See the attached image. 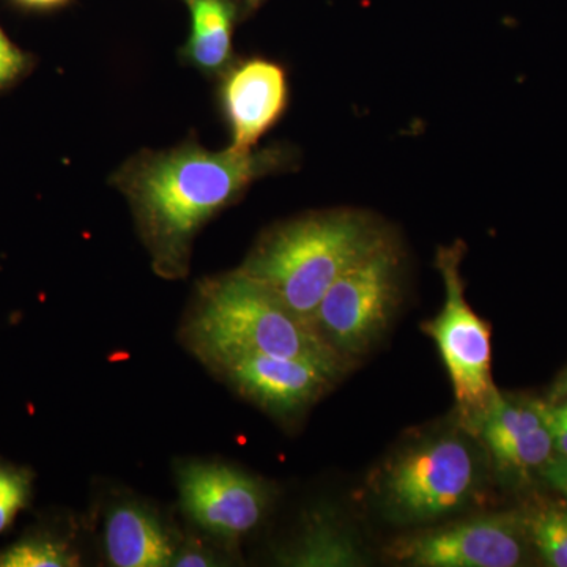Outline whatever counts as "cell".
<instances>
[{
	"label": "cell",
	"mask_w": 567,
	"mask_h": 567,
	"mask_svg": "<svg viewBox=\"0 0 567 567\" xmlns=\"http://www.w3.org/2000/svg\"><path fill=\"white\" fill-rule=\"evenodd\" d=\"M270 166L268 153L233 148H183L142 164L130 178L128 192L159 264H182L196 230Z\"/></svg>",
	"instance_id": "6da1fadb"
},
{
	"label": "cell",
	"mask_w": 567,
	"mask_h": 567,
	"mask_svg": "<svg viewBox=\"0 0 567 567\" xmlns=\"http://www.w3.org/2000/svg\"><path fill=\"white\" fill-rule=\"evenodd\" d=\"M186 336L212 368L238 354H270L308 361L339 380L352 365L315 324L240 270L204 287Z\"/></svg>",
	"instance_id": "7a4b0ae2"
},
{
	"label": "cell",
	"mask_w": 567,
	"mask_h": 567,
	"mask_svg": "<svg viewBox=\"0 0 567 567\" xmlns=\"http://www.w3.org/2000/svg\"><path fill=\"white\" fill-rule=\"evenodd\" d=\"M385 240L364 216L330 213L276 230L240 271L315 324L317 308L339 276Z\"/></svg>",
	"instance_id": "3957f363"
},
{
	"label": "cell",
	"mask_w": 567,
	"mask_h": 567,
	"mask_svg": "<svg viewBox=\"0 0 567 567\" xmlns=\"http://www.w3.org/2000/svg\"><path fill=\"white\" fill-rule=\"evenodd\" d=\"M475 450L457 435H440L406 447L386 465L382 502L395 520L424 524L464 509L481 488Z\"/></svg>",
	"instance_id": "277c9868"
},
{
	"label": "cell",
	"mask_w": 567,
	"mask_h": 567,
	"mask_svg": "<svg viewBox=\"0 0 567 567\" xmlns=\"http://www.w3.org/2000/svg\"><path fill=\"white\" fill-rule=\"evenodd\" d=\"M462 254V245L440 249L436 267L445 281V305L439 316L427 320L423 328L442 354L453 383L462 427L477 435L498 390L492 379L491 324L481 319L465 300Z\"/></svg>",
	"instance_id": "5b68a950"
},
{
	"label": "cell",
	"mask_w": 567,
	"mask_h": 567,
	"mask_svg": "<svg viewBox=\"0 0 567 567\" xmlns=\"http://www.w3.org/2000/svg\"><path fill=\"white\" fill-rule=\"evenodd\" d=\"M399 300V254L385 240L328 289L317 308L316 330L352 364L385 334Z\"/></svg>",
	"instance_id": "8992f818"
},
{
	"label": "cell",
	"mask_w": 567,
	"mask_h": 567,
	"mask_svg": "<svg viewBox=\"0 0 567 567\" xmlns=\"http://www.w3.org/2000/svg\"><path fill=\"white\" fill-rule=\"evenodd\" d=\"M529 539L520 513L491 514L394 540L388 554L416 567H516Z\"/></svg>",
	"instance_id": "52a82bcc"
},
{
	"label": "cell",
	"mask_w": 567,
	"mask_h": 567,
	"mask_svg": "<svg viewBox=\"0 0 567 567\" xmlns=\"http://www.w3.org/2000/svg\"><path fill=\"white\" fill-rule=\"evenodd\" d=\"M178 487L185 513L213 535L244 536L260 524L267 511L262 484L227 465H186Z\"/></svg>",
	"instance_id": "ba28073f"
},
{
	"label": "cell",
	"mask_w": 567,
	"mask_h": 567,
	"mask_svg": "<svg viewBox=\"0 0 567 567\" xmlns=\"http://www.w3.org/2000/svg\"><path fill=\"white\" fill-rule=\"evenodd\" d=\"M215 369L246 398L281 417L303 412L336 382L308 361L270 354H238Z\"/></svg>",
	"instance_id": "9c48e42d"
},
{
	"label": "cell",
	"mask_w": 567,
	"mask_h": 567,
	"mask_svg": "<svg viewBox=\"0 0 567 567\" xmlns=\"http://www.w3.org/2000/svg\"><path fill=\"white\" fill-rule=\"evenodd\" d=\"M544 406V401L507 398L498 391L477 435L499 472L524 475L554 456Z\"/></svg>",
	"instance_id": "30bf717a"
},
{
	"label": "cell",
	"mask_w": 567,
	"mask_h": 567,
	"mask_svg": "<svg viewBox=\"0 0 567 567\" xmlns=\"http://www.w3.org/2000/svg\"><path fill=\"white\" fill-rule=\"evenodd\" d=\"M233 125L235 152H251L257 141L281 117L287 104V80L276 63L251 61L235 70L224 87Z\"/></svg>",
	"instance_id": "8fae6325"
},
{
	"label": "cell",
	"mask_w": 567,
	"mask_h": 567,
	"mask_svg": "<svg viewBox=\"0 0 567 567\" xmlns=\"http://www.w3.org/2000/svg\"><path fill=\"white\" fill-rule=\"evenodd\" d=\"M106 550L118 567L173 565L174 547L152 514L137 505L115 507L106 520Z\"/></svg>",
	"instance_id": "7c38bea8"
},
{
	"label": "cell",
	"mask_w": 567,
	"mask_h": 567,
	"mask_svg": "<svg viewBox=\"0 0 567 567\" xmlns=\"http://www.w3.org/2000/svg\"><path fill=\"white\" fill-rule=\"evenodd\" d=\"M284 561L292 566L317 567L368 565L357 536L328 517L316 518Z\"/></svg>",
	"instance_id": "4fadbf2b"
},
{
	"label": "cell",
	"mask_w": 567,
	"mask_h": 567,
	"mask_svg": "<svg viewBox=\"0 0 567 567\" xmlns=\"http://www.w3.org/2000/svg\"><path fill=\"white\" fill-rule=\"evenodd\" d=\"M193 17L188 54L205 70L223 69L233 44L234 9L227 0H186Z\"/></svg>",
	"instance_id": "5bb4252c"
},
{
	"label": "cell",
	"mask_w": 567,
	"mask_h": 567,
	"mask_svg": "<svg viewBox=\"0 0 567 567\" xmlns=\"http://www.w3.org/2000/svg\"><path fill=\"white\" fill-rule=\"evenodd\" d=\"M529 543L550 567H567V506L537 503L522 511Z\"/></svg>",
	"instance_id": "9a60e30c"
},
{
	"label": "cell",
	"mask_w": 567,
	"mask_h": 567,
	"mask_svg": "<svg viewBox=\"0 0 567 567\" xmlns=\"http://www.w3.org/2000/svg\"><path fill=\"white\" fill-rule=\"evenodd\" d=\"M74 558L61 544L44 537L20 540L0 554V567H66Z\"/></svg>",
	"instance_id": "2e32d148"
},
{
	"label": "cell",
	"mask_w": 567,
	"mask_h": 567,
	"mask_svg": "<svg viewBox=\"0 0 567 567\" xmlns=\"http://www.w3.org/2000/svg\"><path fill=\"white\" fill-rule=\"evenodd\" d=\"M31 480L28 473L0 465V533L6 532L14 516L28 503Z\"/></svg>",
	"instance_id": "e0dca14e"
},
{
	"label": "cell",
	"mask_w": 567,
	"mask_h": 567,
	"mask_svg": "<svg viewBox=\"0 0 567 567\" xmlns=\"http://www.w3.org/2000/svg\"><path fill=\"white\" fill-rule=\"evenodd\" d=\"M24 55L18 51L0 29V87L13 81L24 69Z\"/></svg>",
	"instance_id": "ac0fdd59"
},
{
	"label": "cell",
	"mask_w": 567,
	"mask_h": 567,
	"mask_svg": "<svg viewBox=\"0 0 567 567\" xmlns=\"http://www.w3.org/2000/svg\"><path fill=\"white\" fill-rule=\"evenodd\" d=\"M540 476L555 491L567 499V458L554 454L546 464L540 466Z\"/></svg>",
	"instance_id": "d6986e66"
},
{
	"label": "cell",
	"mask_w": 567,
	"mask_h": 567,
	"mask_svg": "<svg viewBox=\"0 0 567 567\" xmlns=\"http://www.w3.org/2000/svg\"><path fill=\"white\" fill-rule=\"evenodd\" d=\"M173 565L175 566H210L212 559L205 557L204 554L197 550L182 551L178 557H174Z\"/></svg>",
	"instance_id": "ffe728a7"
},
{
	"label": "cell",
	"mask_w": 567,
	"mask_h": 567,
	"mask_svg": "<svg viewBox=\"0 0 567 567\" xmlns=\"http://www.w3.org/2000/svg\"><path fill=\"white\" fill-rule=\"evenodd\" d=\"M567 401V372L561 377V380L555 386L554 394H551L550 401L548 402H561Z\"/></svg>",
	"instance_id": "44dd1931"
},
{
	"label": "cell",
	"mask_w": 567,
	"mask_h": 567,
	"mask_svg": "<svg viewBox=\"0 0 567 567\" xmlns=\"http://www.w3.org/2000/svg\"><path fill=\"white\" fill-rule=\"evenodd\" d=\"M22 2L33 7H51L58 6V3L65 2V0H22Z\"/></svg>",
	"instance_id": "7402d4cb"
},
{
	"label": "cell",
	"mask_w": 567,
	"mask_h": 567,
	"mask_svg": "<svg viewBox=\"0 0 567 567\" xmlns=\"http://www.w3.org/2000/svg\"><path fill=\"white\" fill-rule=\"evenodd\" d=\"M561 404L565 405V409L567 410V401H561Z\"/></svg>",
	"instance_id": "603a6c76"
}]
</instances>
